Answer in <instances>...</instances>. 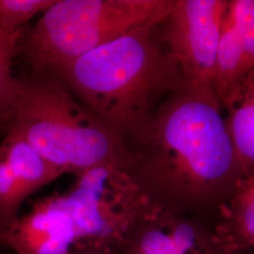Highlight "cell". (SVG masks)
<instances>
[{"label": "cell", "mask_w": 254, "mask_h": 254, "mask_svg": "<svg viewBox=\"0 0 254 254\" xmlns=\"http://www.w3.org/2000/svg\"><path fill=\"white\" fill-rule=\"evenodd\" d=\"M57 0H0V29L13 32L24 28L38 13L45 12Z\"/></svg>", "instance_id": "14"}, {"label": "cell", "mask_w": 254, "mask_h": 254, "mask_svg": "<svg viewBox=\"0 0 254 254\" xmlns=\"http://www.w3.org/2000/svg\"><path fill=\"white\" fill-rule=\"evenodd\" d=\"M214 237L226 254H254V175L241 176L218 206Z\"/></svg>", "instance_id": "10"}, {"label": "cell", "mask_w": 254, "mask_h": 254, "mask_svg": "<svg viewBox=\"0 0 254 254\" xmlns=\"http://www.w3.org/2000/svg\"><path fill=\"white\" fill-rule=\"evenodd\" d=\"M254 68V0L227 1L213 89L220 104Z\"/></svg>", "instance_id": "9"}, {"label": "cell", "mask_w": 254, "mask_h": 254, "mask_svg": "<svg viewBox=\"0 0 254 254\" xmlns=\"http://www.w3.org/2000/svg\"><path fill=\"white\" fill-rule=\"evenodd\" d=\"M221 106L242 176L254 175V68Z\"/></svg>", "instance_id": "11"}, {"label": "cell", "mask_w": 254, "mask_h": 254, "mask_svg": "<svg viewBox=\"0 0 254 254\" xmlns=\"http://www.w3.org/2000/svg\"><path fill=\"white\" fill-rule=\"evenodd\" d=\"M63 197L73 223L74 245L113 254L142 220L161 209L130 173L113 165L82 173Z\"/></svg>", "instance_id": "5"}, {"label": "cell", "mask_w": 254, "mask_h": 254, "mask_svg": "<svg viewBox=\"0 0 254 254\" xmlns=\"http://www.w3.org/2000/svg\"><path fill=\"white\" fill-rule=\"evenodd\" d=\"M47 73L63 82L131 151L162 102L184 86L160 25L134 29Z\"/></svg>", "instance_id": "2"}, {"label": "cell", "mask_w": 254, "mask_h": 254, "mask_svg": "<svg viewBox=\"0 0 254 254\" xmlns=\"http://www.w3.org/2000/svg\"><path fill=\"white\" fill-rule=\"evenodd\" d=\"M176 0H57L23 32L21 55L30 71L48 72L128 32L159 26Z\"/></svg>", "instance_id": "4"}, {"label": "cell", "mask_w": 254, "mask_h": 254, "mask_svg": "<svg viewBox=\"0 0 254 254\" xmlns=\"http://www.w3.org/2000/svg\"><path fill=\"white\" fill-rule=\"evenodd\" d=\"M114 254H226L214 237V221L162 209L142 220Z\"/></svg>", "instance_id": "7"}, {"label": "cell", "mask_w": 254, "mask_h": 254, "mask_svg": "<svg viewBox=\"0 0 254 254\" xmlns=\"http://www.w3.org/2000/svg\"><path fill=\"white\" fill-rule=\"evenodd\" d=\"M69 254H114L110 252L87 246L74 245Z\"/></svg>", "instance_id": "16"}, {"label": "cell", "mask_w": 254, "mask_h": 254, "mask_svg": "<svg viewBox=\"0 0 254 254\" xmlns=\"http://www.w3.org/2000/svg\"><path fill=\"white\" fill-rule=\"evenodd\" d=\"M226 3L176 0L173 11L160 25L164 44L180 71L184 86L213 89Z\"/></svg>", "instance_id": "6"}, {"label": "cell", "mask_w": 254, "mask_h": 254, "mask_svg": "<svg viewBox=\"0 0 254 254\" xmlns=\"http://www.w3.org/2000/svg\"></svg>", "instance_id": "17"}, {"label": "cell", "mask_w": 254, "mask_h": 254, "mask_svg": "<svg viewBox=\"0 0 254 254\" xmlns=\"http://www.w3.org/2000/svg\"><path fill=\"white\" fill-rule=\"evenodd\" d=\"M0 242L16 254H69L75 236L63 194L40 199L0 234Z\"/></svg>", "instance_id": "8"}, {"label": "cell", "mask_w": 254, "mask_h": 254, "mask_svg": "<svg viewBox=\"0 0 254 254\" xmlns=\"http://www.w3.org/2000/svg\"><path fill=\"white\" fill-rule=\"evenodd\" d=\"M24 198L0 150V234L19 218Z\"/></svg>", "instance_id": "15"}, {"label": "cell", "mask_w": 254, "mask_h": 254, "mask_svg": "<svg viewBox=\"0 0 254 254\" xmlns=\"http://www.w3.org/2000/svg\"><path fill=\"white\" fill-rule=\"evenodd\" d=\"M25 27L8 32L0 29V128L7 129L19 91V78L12 73V64Z\"/></svg>", "instance_id": "13"}, {"label": "cell", "mask_w": 254, "mask_h": 254, "mask_svg": "<svg viewBox=\"0 0 254 254\" xmlns=\"http://www.w3.org/2000/svg\"><path fill=\"white\" fill-rule=\"evenodd\" d=\"M23 136L64 173L76 177L101 165L131 171V149L63 82L50 73L29 71L19 91L6 131Z\"/></svg>", "instance_id": "3"}, {"label": "cell", "mask_w": 254, "mask_h": 254, "mask_svg": "<svg viewBox=\"0 0 254 254\" xmlns=\"http://www.w3.org/2000/svg\"><path fill=\"white\" fill-rule=\"evenodd\" d=\"M0 150L24 200L64 173L14 131H7Z\"/></svg>", "instance_id": "12"}, {"label": "cell", "mask_w": 254, "mask_h": 254, "mask_svg": "<svg viewBox=\"0 0 254 254\" xmlns=\"http://www.w3.org/2000/svg\"><path fill=\"white\" fill-rule=\"evenodd\" d=\"M220 107L213 89L183 86L132 150L129 173L164 211L200 217V205L222 203L242 176Z\"/></svg>", "instance_id": "1"}]
</instances>
